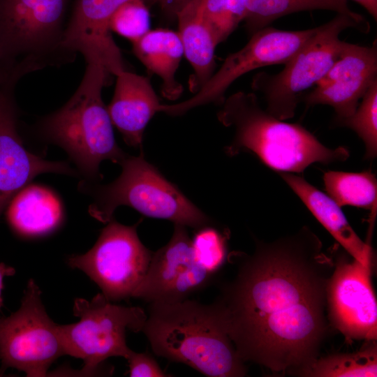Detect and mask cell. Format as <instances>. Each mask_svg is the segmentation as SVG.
Returning <instances> with one entry per match:
<instances>
[{"instance_id": "cell-1", "label": "cell", "mask_w": 377, "mask_h": 377, "mask_svg": "<svg viewBox=\"0 0 377 377\" xmlns=\"http://www.w3.org/2000/svg\"><path fill=\"white\" fill-rule=\"evenodd\" d=\"M235 254L237 272L212 304L221 325L244 362L297 374L318 357L327 332L333 256L307 226Z\"/></svg>"}, {"instance_id": "cell-2", "label": "cell", "mask_w": 377, "mask_h": 377, "mask_svg": "<svg viewBox=\"0 0 377 377\" xmlns=\"http://www.w3.org/2000/svg\"><path fill=\"white\" fill-rule=\"evenodd\" d=\"M221 104L217 118L234 131L225 147L230 156L249 152L277 172L291 173H302L315 163L343 162L350 156L346 147H327L302 126L274 117L261 108L254 93L237 91Z\"/></svg>"}, {"instance_id": "cell-3", "label": "cell", "mask_w": 377, "mask_h": 377, "mask_svg": "<svg viewBox=\"0 0 377 377\" xmlns=\"http://www.w3.org/2000/svg\"><path fill=\"white\" fill-rule=\"evenodd\" d=\"M142 331L154 353L210 377H241L245 362L238 355L212 304L186 299L149 303Z\"/></svg>"}, {"instance_id": "cell-4", "label": "cell", "mask_w": 377, "mask_h": 377, "mask_svg": "<svg viewBox=\"0 0 377 377\" xmlns=\"http://www.w3.org/2000/svg\"><path fill=\"white\" fill-rule=\"evenodd\" d=\"M109 74L101 65L87 63L75 92L61 108L42 117L34 126L39 138L61 147L77 168L82 180L101 179V163H118L126 154L117 145L101 92Z\"/></svg>"}, {"instance_id": "cell-5", "label": "cell", "mask_w": 377, "mask_h": 377, "mask_svg": "<svg viewBox=\"0 0 377 377\" xmlns=\"http://www.w3.org/2000/svg\"><path fill=\"white\" fill-rule=\"evenodd\" d=\"M68 0H0V87L27 74L73 62L64 45Z\"/></svg>"}, {"instance_id": "cell-6", "label": "cell", "mask_w": 377, "mask_h": 377, "mask_svg": "<svg viewBox=\"0 0 377 377\" xmlns=\"http://www.w3.org/2000/svg\"><path fill=\"white\" fill-rule=\"evenodd\" d=\"M121 173L112 182L100 185L82 180L80 192L90 195L89 214L107 223L116 209L131 207L147 217L198 229L211 225L210 219L141 154L126 156L119 163Z\"/></svg>"}, {"instance_id": "cell-7", "label": "cell", "mask_w": 377, "mask_h": 377, "mask_svg": "<svg viewBox=\"0 0 377 377\" xmlns=\"http://www.w3.org/2000/svg\"><path fill=\"white\" fill-rule=\"evenodd\" d=\"M355 28L363 33L369 29L351 17L337 13L330 21L317 27L306 44L276 74L257 73L252 80L253 90L263 94L265 110L281 120L294 117L303 93L315 86L336 61L345 30Z\"/></svg>"}, {"instance_id": "cell-8", "label": "cell", "mask_w": 377, "mask_h": 377, "mask_svg": "<svg viewBox=\"0 0 377 377\" xmlns=\"http://www.w3.org/2000/svg\"><path fill=\"white\" fill-rule=\"evenodd\" d=\"M75 323L59 325L66 355L82 359L83 374H98L109 357L127 359L132 350L126 344L127 330L142 331L147 314L139 306H126L109 301L102 293L91 300L77 298Z\"/></svg>"}, {"instance_id": "cell-9", "label": "cell", "mask_w": 377, "mask_h": 377, "mask_svg": "<svg viewBox=\"0 0 377 377\" xmlns=\"http://www.w3.org/2000/svg\"><path fill=\"white\" fill-rule=\"evenodd\" d=\"M64 355L59 325L48 316L40 290L30 279L20 308L0 318V374L13 368L29 377L46 376L51 364Z\"/></svg>"}, {"instance_id": "cell-10", "label": "cell", "mask_w": 377, "mask_h": 377, "mask_svg": "<svg viewBox=\"0 0 377 377\" xmlns=\"http://www.w3.org/2000/svg\"><path fill=\"white\" fill-rule=\"evenodd\" d=\"M138 223L125 226L113 217L91 249L68 258L69 266L87 275L110 302L133 297L147 271L153 253L141 242Z\"/></svg>"}, {"instance_id": "cell-11", "label": "cell", "mask_w": 377, "mask_h": 377, "mask_svg": "<svg viewBox=\"0 0 377 377\" xmlns=\"http://www.w3.org/2000/svg\"><path fill=\"white\" fill-rule=\"evenodd\" d=\"M316 29L288 31L266 27L257 31L242 49L226 57L217 72L193 96L178 103H161L158 112L180 116L199 106L222 103L226 90L237 78L261 67L286 64L312 37Z\"/></svg>"}, {"instance_id": "cell-12", "label": "cell", "mask_w": 377, "mask_h": 377, "mask_svg": "<svg viewBox=\"0 0 377 377\" xmlns=\"http://www.w3.org/2000/svg\"><path fill=\"white\" fill-rule=\"evenodd\" d=\"M332 251L334 269L326 288L330 323L347 341L377 339V302L371 282V267L344 249Z\"/></svg>"}, {"instance_id": "cell-13", "label": "cell", "mask_w": 377, "mask_h": 377, "mask_svg": "<svg viewBox=\"0 0 377 377\" xmlns=\"http://www.w3.org/2000/svg\"><path fill=\"white\" fill-rule=\"evenodd\" d=\"M186 226L174 224L170 241L152 253L133 297L149 303H174L205 288L213 276L197 262Z\"/></svg>"}, {"instance_id": "cell-14", "label": "cell", "mask_w": 377, "mask_h": 377, "mask_svg": "<svg viewBox=\"0 0 377 377\" xmlns=\"http://www.w3.org/2000/svg\"><path fill=\"white\" fill-rule=\"evenodd\" d=\"M377 81V46L343 41L339 57L324 77L301 98L307 106L330 105L334 123L354 114L360 100Z\"/></svg>"}, {"instance_id": "cell-15", "label": "cell", "mask_w": 377, "mask_h": 377, "mask_svg": "<svg viewBox=\"0 0 377 377\" xmlns=\"http://www.w3.org/2000/svg\"><path fill=\"white\" fill-rule=\"evenodd\" d=\"M14 89L0 87V216L13 196L42 173L78 176L67 163L50 161L29 151L17 130Z\"/></svg>"}, {"instance_id": "cell-16", "label": "cell", "mask_w": 377, "mask_h": 377, "mask_svg": "<svg viewBox=\"0 0 377 377\" xmlns=\"http://www.w3.org/2000/svg\"><path fill=\"white\" fill-rule=\"evenodd\" d=\"M128 0H77L66 25L64 43L67 50L83 55L86 63L102 66L118 75L125 71L119 48L112 37L110 20ZM148 6L155 0H143Z\"/></svg>"}, {"instance_id": "cell-17", "label": "cell", "mask_w": 377, "mask_h": 377, "mask_svg": "<svg viewBox=\"0 0 377 377\" xmlns=\"http://www.w3.org/2000/svg\"><path fill=\"white\" fill-rule=\"evenodd\" d=\"M116 77L108 110L113 126L126 145L138 148L142 145L147 124L158 112L161 103L147 77L126 70Z\"/></svg>"}, {"instance_id": "cell-18", "label": "cell", "mask_w": 377, "mask_h": 377, "mask_svg": "<svg viewBox=\"0 0 377 377\" xmlns=\"http://www.w3.org/2000/svg\"><path fill=\"white\" fill-rule=\"evenodd\" d=\"M279 175L343 249L363 265H371L369 242H363L354 231L341 207L303 177L291 172Z\"/></svg>"}, {"instance_id": "cell-19", "label": "cell", "mask_w": 377, "mask_h": 377, "mask_svg": "<svg viewBox=\"0 0 377 377\" xmlns=\"http://www.w3.org/2000/svg\"><path fill=\"white\" fill-rule=\"evenodd\" d=\"M6 217L20 235L36 237L54 231L63 221L64 210L58 196L50 189L28 184L7 205Z\"/></svg>"}, {"instance_id": "cell-20", "label": "cell", "mask_w": 377, "mask_h": 377, "mask_svg": "<svg viewBox=\"0 0 377 377\" xmlns=\"http://www.w3.org/2000/svg\"><path fill=\"white\" fill-rule=\"evenodd\" d=\"M204 1L191 0L176 17L184 54L194 71L189 82L190 88L194 93L213 74L214 50L218 45L205 17Z\"/></svg>"}, {"instance_id": "cell-21", "label": "cell", "mask_w": 377, "mask_h": 377, "mask_svg": "<svg viewBox=\"0 0 377 377\" xmlns=\"http://www.w3.org/2000/svg\"><path fill=\"white\" fill-rule=\"evenodd\" d=\"M132 44L137 58L161 79L163 96L169 100L177 98L183 89L175 74L184 54L178 32L165 29L149 30Z\"/></svg>"}, {"instance_id": "cell-22", "label": "cell", "mask_w": 377, "mask_h": 377, "mask_svg": "<svg viewBox=\"0 0 377 377\" xmlns=\"http://www.w3.org/2000/svg\"><path fill=\"white\" fill-rule=\"evenodd\" d=\"M244 1L246 13L244 21L251 35L268 27L281 17L311 10H327L347 15L369 30V22L362 15L349 8L347 0H244Z\"/></svg>"}, {"instance_id": "cell-23", "label": "cell", "mask_w": 377, "mask_h": 377, "mask_svg": "<svg viewBox=\"0 0 377 377\" xmlns=\"http://www.w3.org/2000/svg\"><path fill=\"white\" fill-rule=\"evenodd\" d=\"M327 195L339 206H353L376 212L377 179L371 170L360 172L328 170L323 175Z\"/></svg>"}, {"instance_id": "cell-24", "label": "cell", "mask_w": 377, "mask_h": 377, "mask_svg": "<svg viewBox=\"0 0 377 377\" xmlns=\"http://www.w3.org/2000/svg\"><path fill=\"white\" fill-rule=\"evenodd\" d=\"M297 375L311 377L376 376V340L365 341L364 346L355 353L318 357Z\"/></svg>"}, {"instance_id": "cell-25", "label": "cell", "mask_w": 377, "mask_h": 377, "mask_svg": "<svg viewBox=\"0 0 377 377\" xmlns=\"http://www.w3.org/2000/svg\"><path fill=\"white\" fill-rule=\"evenodd\" d=\"M350 128L363 141L364 158L372 160L377 155V81L369 88L355 112L350 117L335 122Z\"/></svg>"}, {"instance_id": "cell-26", "label": "cell", "mask_w": 377, "mask_h": 377, "mask_svg": "<svg viewBox=\"0 0 377 377\" xmlns=\"http://www.w3.org/2000/svg\"><path fill=\"white\" fill-rule=\"evenodd\" d=\"M227 234L210 225L197 229L191 239L194 256L198 264L214 276L227 256Z\"/></svg>"}, {"instance_id": "cell-27", "label": "cell", "mask_w": 377, "mask_h": 377, "mask_svg": "<svg viewBox=\"0 0 377 377\" xmlns=\"http://www.w3.org/2000/svg\"><path fill=\"white\" fill-rule=\"evenodd\" d=\"M244 0H205L204 15L217 43L225 40L246 17Z\"/></svg>"}, {"instance_id": "cell-28", "label": "cell", "mask_w": 377, "mask_h": 377, "mask_svg": "<svg viewBox=\"0 0 377 377\" xmlns=\"http://www.w3.org/2000/svg\"><path fill=\"white\" fill-rule=\"evenodd\" d=\"M109 27L131 41L150 30V14L148 4L143 0H128L112 15Z\"/></svg>"}, {"instance_id": "cell-29", "label": "cell", "mask_w": 377, "mask_h": 377, "mask_svg": "<svg viewBox=\"0 0 377 377\" xmlns=\"http://www.w3.org/2000/svg\"><path fill=\"white\" fill-rule=\"evenodd\" d=\"M126 360L128 362V374L131 377L170 376L161 369L158 362L149 353L132 350Z\"/></svg>"}, {"instance_id": "cell-30", "label": "cell", "mask_w": 377, "mask_h": 377, "mask_svg": "<svg viewBox=\"0 0 377 377\" xmlns=\"http://www.w3.org/2000/svg\"><path fill=\"white\" fill-rule=\"evenodd\" d=\"M191 0H155L158 3L164 15L170 20H175L178 13Z\"/></svg>"}, {"instance_id": "cell-31", "label": "cell", "mask_w": 377, "mask_h": 377, "mask_svg": "<svg viewBox=\"0 0 377 377\" xmlns=\"http://www.w3.org/2000/svg\"><path fill=\"white\" fill-rule=\"evenodd\" d=\"M361 5L371 16L377 20V0H353Z\"/></svg>"}, {"instance_id": "cell-32", "label": "cell", "mask_w": 377, "mask_h": 377, "mask_svg": "<svg viewBox=\"0 0 377 377\" xmlns=\"http://www.w3.org/2000/svg\"><path fill=\"white\" fill-rule=\"evenodd\" d=\"M15 273V269L8 266L3 263H0V309L2 305L1 292L3 289V278L7 276H13Z\"/></svg>"}]
</instances>
